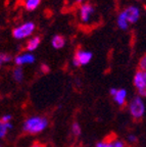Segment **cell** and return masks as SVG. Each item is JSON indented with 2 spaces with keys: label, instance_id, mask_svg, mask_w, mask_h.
Returning a JSON list of instances; mask_svg holds the SVG:
<instances>
[{
  "label": "cell",
  "instance_id": "1",
  "mask_svg": "<svg viewBox=\"0 0 146 147\" xmlns=\"http://www.w3.org/2000/svg\"><path fill=\"white\" fill-rule=\"evenodd\" d=\"M48 122L45 117H34L27 119L24 125V132L28 134H38L47 127Z\"/></svg>",
  "mask_w": 146,
  "mask_h": 147
},
{
  "label": "cell",
  "instance_id": "2",
  "mask_svg": "<svg viewBox=\"0 0 146 147\" xmlns=\"http://www.w3.org/2000/svg\"><path fill=\"white\" fill-rule=\"evenodd\" d=\"M35 29H36V26L33 22H27L23 25L14 28L12 30V37L18 40L25 39L34 33Z\"/></svg>",
  "mask_w": 146,
  "mask_h": 147
},
{
  "label": "cell",
  "instance_id": "3",
  "mask_svg": "<svg viewBox=\"0 0 146 147\" xmlns=\"http://www.w3.org/2000/svg\"><path fill=\"white\" fill-rule=\"evenodd\" d=\"M144 103L140 97H135L130 103V113L135 122H140L144 115Z\"/></svg>",
  "mask_w": 146,
  "mask_h": 147
},
{
  "label": "cell",
  "instance_id": "4",
  "mask_svg": "<svg viewBox=\"0 0 146 147\" xmlns=\"http://www.w3.org/2000/svg\"><path fill=\"white\" fill-rule=\"evenodd\" d=\"M91 59H92L91 52H89V51H84V50H82V49H78L75 54L73 62L76 67H80V65L87 64Z\"/></svg>",
  "mask_w": 146,
  "mask_h": 147
},
{
  "label": "cell",
  "instance_id": "5",
  "mask_svg": "<svg viewBox=\"0 0 146 147\" xmlns=\"http://www.w3.org/2000/svg\"><path fill=\"white\" fill-rule=\"evenodd\" d=\"M94 13V7L90 3L82 4L80 7V18L83 23H88Z\"/></svg>",
  "mask_w": 146,
  "mask_h": 147
},
{
  "label": "cell",
  "instance_id": "6",
  "mask_svg": "<svg viewBox=\"0 0 146 147\" xmlns=\"http://www.w3.org/2000/svg\"><path fill=\"white\" fill-rule=\"evenodd\" d=\"M129 24H135L140 18V9L137 6H129L124 10Z\"/></svg>",
  "mask_w": 146,
  "mask_h": 147
},
{
  "label": "cell",
  "instance_id": "7",
  "mask_svg": "<svg viewBox=\"0 0 146 147\" xmlns=\"http://www.w3.org/2000/svg\"><path fill=\"white\" fill-rule=\"evenodd\" d=\"M146 84V71L138 69L134 77V85L138 90L143 88Z\"/></svg>",
  "mask_w": 146,
  "mask_h": 147
},
{
  "label": "cell",
  "instance_id": "8",
  "mask_svg": "<svg viewBox=\"0 0 146 147\" xmlns=\"http://www.w3.org/2000/svg\"><path fill=\"white\" fill-rule=\"evenodd\" d=\"M35 61V56L31 53H26V54L18 55L14 58V62L18 65H22L25 63H33Z\"/></svg>",
  "mask_w": 146,
  "mask_h": 147
},
{
  "label": "cell",
  "instance_id": "9",
  "mask_svg": "<svg viewBox=\"0 0 146 147\" xmlns=\"http://www.w3.org/2000/svg\"><path fill=\"white\" fill-rule=\"evenodd\" d=\"M126 96H127V92H126V90L120 89V90H118V92H116V94L114 96V100L118 102L119 105H121L122 107H124V106L126 105Z\"/></svg>",
  "mask_w": 146,
  "mask_h": 147
},
{
  "label": "cell",
  "instance_id": "10",
  "mask_svg": "<svg viewBox=\"0 0 146 147\" xmlns=\"http://www.w3.org/2000/svg\"><path fill=\"white\" fill-rule=\"evenodd\" d=\"M40 42H41V38H40L39 36L33 37V38H31V39L28 41L27 46H26V49H27L28 51H30V52L31 51H34L35 49L39 46Z\"/></svg>",
  "mask_w": 146,
  "mask_h": 147
},
{
  "label": "cell",
  "instance_id": "11",
  "mask_svg": "<svg viewBox=\"0 0 146 147\" xmlns=\"http://www.w3.org/2000/svg\"><path fill=\"white\" fill-rule=\"evenodd\" d=\"M51 44H52L53 48L60 49V48H62L64 46V44H66V39H64L62 36H60V35H55L52 38V40H51Z\"/></svg>",
  "mask_w": 146,
  "mask_h": 147
},
{
  "label": "cell",
  "instance_id": "12",
  "mask_svg": "<svg viewBox=\"0 0 146 147\" xmlns=\"http://www.w3.org/2000/svg\"><path fill=\"white\" fill-rule=\"evenodd\" d=\"M118 26L122 30H127L129 27V22L127 20V16H126V13L124 12V10L118 16Z\"/></svg>",
  "mask_w": 146,
  "mask_h": 147
},
{
  "label": "cell",
  "instance_id": "13",
  "mask_svg": "<svg viewBox=\"0 0 146 147\" xmlns=\"http://www.w3.org/2000/svg\"><path fill=\"white\" fill-rule=\"evenodd\" d=\"M42 0H25L24 1V6L28 11H33L40 5Z\"/></svg>",
  "mask_w": 146,
  "mask_h": 147
},
{
  "label": "cell",
  "instance_id": "14",
  "mask_svg": "<svg viewBox=\"0 0 146 147\" xmlns=\"http://www.w3.org/2000/svg\"><path fill=\"white\" fill-rule=\"evenodd\" d=\"M116 138H118V137H116V135L114 133H110L108 135L105 136L102 142L107 143V144H114L116 141H118V139H116Z\"/></svg>",
  "mask_w": 146,
  "mask_h": 147
},
{
  "label": "cell",
  "instance_id": "15",
  "mask_svg": "<svg viewBox=\"0 0 146 147\" xmlns=\"http://www.w3.org/2000/svg\"><path fill=\"white\" fill-rule=\"evenodd\" d=\"M11 128V124L9 123H1L0 124V136L1 138H3L5 136V134L7 133V130Z\"/></svg>",
  "mask_w": 146,
  "mask_h": 147
},
{
  "label": "cell",
  "instance_id": "16",
  "mask_svg": "<svg viewBox=\"0 0 146 147\" xmlns=\"http://www.w3.org/2000/svg\"><path fill=\"white\" fill-rule=\"evenodd\" d=\"M12 76H14V79L18 82H21L23 80V77H24V74H23V69L21 67H18L14 71V74H12Z\"/></svg>",
  "mask_w": 146,
  "mask_h": 147
},
{
  "label": "cell",
  "instance_id": "17",
  "mask_svg": "<svg viewBox=\"0 0 146 147\" xmlns=\"http://www.w3.org/2000/svg\"><path fill=\"white\" fill-rule=\"evenodd\" d=\"M10 60H11V55L8 54V53H1V55H0V61H1V63L8 62Z\"/></svg>",
  "mask_w": 146,
  "mask_h": 147
},
{
  "label": "cell",
  "instance_id": "18",
  "mask_svg": "<svg viewBox=\"0 0 146 147\" xmlns=\"http://www.w3.org/2000/svg\"><path fill=\"white\" fill-rule=\"evenodd\" d=\"M139 69L146 71V53L142 56V58L139 61Z\"/></svg>",
  "mask_w": 146,
  "mask_h": 147
},
{
  "label": "cell",
  "instance_id": "19",
  "mask_svg": "<svg viewBox=\"0 0 146 147\" xmlns=\"http://www.w3.org/2000/svg\"><path fill=\"white\" fill-rule=\"evenodd\" d=\"M72 131H73V133H74V135H75V136H79L81 134L80 126H79L77 123H74L73 127H72Z\"/></svg>",
  "mask_w": 146,
  "mask_h": 147
},
{
  "label": "cell",
  "instance_id": "20",
  "mask_svg": "<svg viewBox=\"0 0 146 147\" xmlns=\"http://www.w3.org/2000/svg\"><path fill=\"white\" fill-rule=\"evenodd\" d=\"M96 147H114V144H107L104 142H99L96 144Z\"/></svg>",
  "mask_w": 146,
  "mask_h": 147
},
{
  "label": "cell",
  "instance_id": "21",
  "mask_svg": "<svg viewBox=\"0 0 146 147\" xmlns=\"http://www.w3.org/2000/svg\"><path fill=\"white\" fill-rule=\"evenodd\" d=\"M138 93H139V95H141V96L146 97V84L143 88H141L140 90H138Z\"/></svg>",
  "mask_w": 146,
  "mask_h": 147
},
{
  "label": "cell",
  "instance_id": "22",
  "mask_svg": "<svg viewBox=\"0 0 146 147\" xmlns=\"http://www.w3.org/2000/svg\"><path fill=\"white\" fill-rule=\"evenodd\" d=\"M10 119H11V115H4L1 119V123H9Z\"/></svg>",
  "mask_w": 146,
  "mask_h": 147
},
{
  "label": "cell",
  "instance_id": "23",
  "mask_svg": "<svg viewBox=\"0 0 146 147\" xmlns=\"http://www.w3.org/2000/svg\"><path fill=\"white\" fill-rule=\"evenodd\" d=\"M114 147H125V144L121 141H116L114 143Z\"/></svg>",
  "mask_w": 146,
  "mask_h": 147
},
{
  "label": "cell",
  "instance_id": "24",
  "mask_svg": "<svg viewBox=\"0 0 146 147\" xmlns=\"http://www.w3.org/2000/svg\"><path fill=\"white\" fill-rule=\"evenodd\" d=\"M129 141L130 142H137V138L135 137V136H129Z\"/></svg>",
  "mask_w": 146,
  "mask_h": 147
},
{
  "label": "cell",
  "instance_id": "25",
  "mask_svg": "<svg viewBox=\"0 0 146 147\" xmlns=\"http://www.w3.org/2000/svg\"><path fill=\"white\" fill-rule=\"evenodd\" d=\"M32 147H45V145L41 144L40 142H35L34 144L32 145Z\"/></svg>",
  "mask_w": 146,
  "mask_h": 147
},
{
  "label": "cell",
  "instance_id": "26",
  "mask_svg": "<svg viewBox=\"0 0 146 147\" xmlns=\"http://www.w3.org/2000/svg\"><path fill=\"white\" fill-rule=\"evenodd\" d=\"M116 92H118V90H116V89H114H114H112V90H110V94H112V95H114H114L116 94Z\"/></svg>",
  "mask_w": 146,
  "mask_h": 147
},
{
  "label": "cell",
  "instance_id": "27",
  "mask_svg": "<svg viewBox=\"0 0 146 147\" xmlns=\"http://www.w3.org/2000/svg\"><path fill=\"white\" fill-rule=\"evenodd\" d=\"M42 69L44 71V73H47V71H49V69H48V67H46L45 65H42Z\"/></svg>",
  "mask_w": 146,
  "mask_h": 147
},
{
  "label": "cell",
  "instance_id": "28",
  "mask_svg": "<svg viewBox=\"0 0 146 147\" xmlns=\"http://www.w3.org/2000/svg\"><path fill=\"white\" fill-rule=\"evenodd\" d=\"M82 1H84V0H77V2H82Z\"/></svg>",
  "mask_w": 146,
  "mask_h": 147
}]
</instances>
